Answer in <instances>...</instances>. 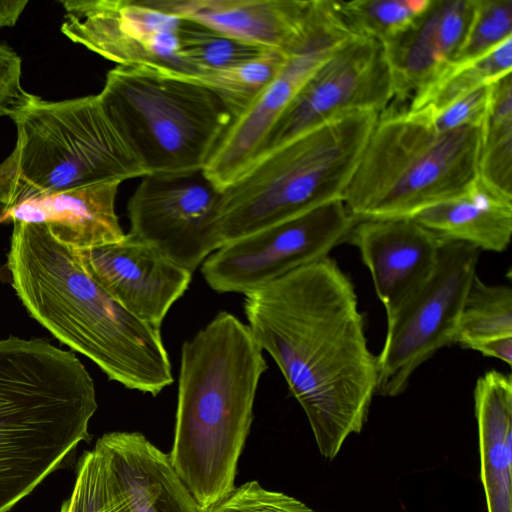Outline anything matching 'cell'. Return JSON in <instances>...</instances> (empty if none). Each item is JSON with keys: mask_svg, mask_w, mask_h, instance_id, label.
Returning <instances> with one entry per match:
<instances>
[{"mask_svg": "<svg viewBox=\"0 0 512 512\" xmlns=\"http://www.w3.org/2000/svg\"><path fill=\"white\" fill-rule=\"evenodd\" d=\"M469 349L480 352L481 354L493 357L512 364V336L493 338L475 343Z\"/></svg>", "mask_w": 512, "mask_h": 512, "instance_id": "33", "label": "cell"}, {"mask_svg": "<svg viewBox=\"0 0 512 512\" xmlns=\"http://www.w3.org/2000/svg\"><path fill=\"white\" fill-rule=\"evenodd\" d=\"M12 120L17 141L0 163L2 210L36 197L146 175L97 95L63 101L33 95Z\"/></svg>", "mask_w": 512, "mask_h": 512, "instance_id": "6", "label": "cell"}, {"mask_svg": "<svg viewBox=\"0 0 512 512\" xmlns=\"http://www.w3.org/2000/svg\"><path fill=\"white\" fill-rule=\"evenodd\" d=\"M352 36L335 14L301 50L288 55L267 89L231 123L203 168L220 192L256 160L296 93L323 61Z\"/></svg>", "mask_w": 512, "mask_h": 512, "instance_id": "15", "label": "cell"}, {"mask_svg": "<svg viewBox=\"0 0 512 512\" xmlns=\"http://www.w3.org/2000/svg\"><path fill=\"white\" fill-rule=\"evenodd\" d=\"M239 41L291 55L333 14L331 0H149Z\"/></svg>", "mask_w": 512, "mask_h": 512, "instance_id": "16", "label": "cell"}, {"mask_svg": "<svg viewBox=\"0 0 512 512\" xmlns=\"http://www.w3.org/2000/svg\"><path fill=\"white\" fill-rule=\"evenodd\" d=\"M177 37L179 57L191 77L239 65L269 50L184 18L179 25Z\"/></svg>", "mask_w": 512, "mask_h": 512, "instance_id": "26", "label": "cell"}, {"mask_svg": "<svg viewBox=\"0 0 512 512\" xmlns=\"http://www.w3.org/2000/svg\"><path fill=\"white\" fill-rule=\"evenodd\" d=\"M479 178L512 196V80L508 73L490 85V98L481 126Z\"/></svg>", "mask_w": 512, "mask_h": 512, "instance_id": "24", "label": "cell"}, {"mask_svg": "<svg viewBox=\"0 0 512 512\" xmlns=\"http://www.w3.org/2000/svg\"><path fill=\"white\" fill-rule=\"evenodd\" d=\"M355 222L337 199L225 243L204 260L201 273L213 290L245 295L328 257Z\"/></svg>", "mask_w": 512, "mask_h": 512, "instance_id": "11", "label": "cell"}, {"mask_svg": "<svg viewBox=\"0 0 512 512\" xmlns=\"http://www.w3.org/2000/svg\"><path fill=\"white\" fill-rule=\"evenodd\" d=\"M479 256L480 250L472 245L443 241L428 279L387 317L384 345L376 356V394H401L422 363L454 343Z\"/></svg>", "mask_w": 512, "mask_h": 512, "instance_id": "9", "label": "cell"}, {"mask_svg": "<svg viewBox=\"0 0 512 512\" xmlns=\"http://www.w3.org/2000/svg\"><path fill=\"white\" fill-rule=\"evenodd\" d=\"M475 0H430L399 36L384 44L394 98L404 100L453 60L468 31Z\"/></svg>", "mask_w": 512, "mask_h": 512, "instance_id": "19", "label": "cell"}, {"mask_svg": "<svg viewBox=\"0 0 512 512\" xmlns=\"http://www.w3.org/2000/svg\"><path fill=\"white\" fill-rule=\"evenodd\" d=\"M268 366L249 327L227 311L181 349L173 469L198 505L209 512L235 487L239 457Z\"/></svg>", "mask_w": 512, "mask_h": 512, "instance_id": "3", "label": "cell"}, {"mask_svg": "<svg viewBox=\"0 0 512 512\" xmlns=\"http://www.w3.org/2000/svg\"><path fill=\"white\" fill-rule=\"evenodd\" d=\"M244 312L303 408L320 453L334 459L363 429L378 381L352 281L328 256L245 294Z\"/></svg>", "mask_w": 512, "mask_h": 512, "instance_id": "1", "label": "cell"}, {"mask_svg": "<svg viewBox=\"0 0 512 512\" xmlns=\"http://www.w3.org/2000/svg\"><path fill=\"white\" fill-rule=\"evenodd\" d=\"M411 218L442 240L467 243L480 251L503 252L512 235V196L491 188L478 176L461 195Z\"/></svg>", "mask_w": 512, "mask_h": 512, "instance_id": "22", "label": "cell"}, {"mask_svg": "<svg viewBox=\"0 0 512 512\" xmlns=\"http://www.w3.org/2000/svg\"><path fill=\"white\" fill-rule=\"evenodd\" d=\"M95 385L71 351L0 340V512H8L90 438Z\"/></svg>", "mask_w": 512, "mask_h": 512, "instance_id": "4", "label": "cell"}, {"mask_svg": "<svg viewBox=\"0 0 512 512\" xmlns=\"http://www.w3.org/2000/svg\"><path fill=\"white\" fill-rule=\"evenodd\" d=\"M220 193L204 169L147 174L128 202V233L193 273L224 245L216 223Z\"/></svg>", "mask_w": 512, "mask_h": 512, "instance_id": "13", "label": "cell"}, {"mask_svg": "<svg viewBox=\"0 0 512 512\" xmlns=\"http://www.w3.org/2000/svg\"><path fill=\"white\" fill-rule=\"evenodd\" d=\"M209 512H316L298 499L271 491L257 481L236 487Z\"/></svg>", "mask_w": 512, "mask_h": 512, "instance_id": "31", "label": "cell"}, {"mask_svg": "<svg viewBox=\"0 0 512 512\" xmlns=\"http://www.w3.org/2000/svg\"><path fill=\"white\" fill-rule=\"evenodd\" d=\"M83 269L139 320L161 327L192 273L129 233L118 242L73 249Z\"/></svg>", "mask_w": 512, "mask_h": 512, "instance_id": "17", "label": "cell"}, {"mask_svg": "<svg viewBox=\"0 0 512 512\" xmlns=\"http://www.w3.org/2000/svg\"><path fill=\"white\" fill-rule=\"evenodd\" d=\"M512 38L486 55L468 62H449L411 99L407 112L438 110L482 86L511 73Z\"/></svg>", "mask_w": 512, "mask_h": 512, "instance_id": "23", "label": "cell"}, {"mask_svg": "<svg viewBox=\"0 0 512 512\" xmlns=\"http://www.w3.org/2000/svg\"><path fill=\"white\" fill-rule=\"evenodd\" d=\"M480 478L488 512H512V378L492 370L474 389Z\"/></svg>", "mask_w": 512, "mask_h": 512, "instance_id": "21", "label": "cell"}, {"mask_svg": "<svg viewBox=\"0 0 512 512\" xmlns=\"http://www.w3.org/2000/svg\"><path fill=\"white\" fill-rule=\"evenodd\" d=\"M481 127L436 132L405 112L379 115L343 202L354 220L413 217L478 177Z\"/></svg>", "mask_w": 512, "mask_h": 512, "instance_id": "7", "label": "cell"}, {"mask_svg": "<svg viewBox=\"0 0 512 512\" xmlns=\"http://www.w3.org/2000/svg\"><path fill=\"white\" fill-rule=\"evenodd\" d=\"M121 183L113 180L28 199L1 210L0 223L44 224L54 238L73 249L118 242L125 237L115 210Z\"/></svg>", "mask_w": 512, "mask_h": 512, "instance_id": "20", "label": "cell"}, {"mask_svg": "<svg viewBox=\"0 0 512 512\" xmlns=\"http://www.w3.org/2000/svg\"><path fill=\"white\" fill-rule=\"evenodd\" d=\"M512 38V0H475L466 36L451 62L478 59Z\"/></svg>", "mask_w": 512, "mask_h": 512, "instance_id": "29", "label": "cell"}, {"mask_svg": "<svg viewBox=\"0 0 512 512\" xmlns=\"http://www.w3.org/2000/svg\"><path fill=\"white\" fill-rule=\"evenodd\" d=\"M430 0L334 1L350 32L382 45L403 33L428 7Z\"/></svg>", "mask_w": 512, "mask_h": 512, "instance_id": "28", "label": "cell"}, {"mask_svg": "<svg viewBox=\"0 0 512 512\" xmlns=\"http://www.w3.org/2000/svg\"><path fill=\"white\" fill-rule=\"evenodd\" d=\"M27 3V0L0 1V28L14 26Z\"/></svg>", "mask_w": 512, "mask_h": 512, "instance_id": "34", "label": "cell"}, {"mask_svg": "<svg viewBox=\"0 0 512 512\" xmlns=\"http://www.w3.org/2000/svg\"><path fill=\"white\" fill-rule=\"evenodd\" d=\"M97 96L146 175L203 169L234 120L207 86L152 66L117 65Z\"/></svg>", "mask_w": 512, "mask_h": 512, "instance_id": "8", "label": "cell"}, {"mask_svg": "<svg viewBox=\"0 0 512 512\" xmlns=\"http://www.w3.org/2000/svg\"><path fill=\"white\" fill-rule=\"evenodd\" d=\"M61 31L119 66H152L190 76L178 54L182 18L149 0H63Z\"/></svg>", "mask_w": 512, "mask_h": 512, "instance_id": "14", "label": "cell"}, {"mask_svg": "<svg viewBox=\"0 0 512 512\" xmlns=\"http://www.w3.org/2000/svg\"><path fill=\"white\" fill-rule=\"evenodd\" d=\"M7 268L30 316L110 380L153 396L173 383L160 329L109 296L44 224L13 222Z\"/></svg>", "mask_w": 512, "mask_h": 512, "instance_id": "2", "label": "cell"}, {"mask_svg": "<svg viewBox=\"0 0 512 512\" xmlns=\"http://www.w3.org/2000/svg\"><path fill=\"white\" fill-rule=\"evenodd\" d=\"M512 336V289L509 285H488L474 276L461 309L454 343L471 345Z\"/></svg>", "mask_w": 512, "mask_h": 512, "instance_id": "25", "label": "cell"}, {"mask_svg": "<svg viewBox=\"0 0 512 512\" xmlns=\"http://www.w3.org/2000/svg\"><path fill=\"white\" fill-rule=\"evenodd\" d=\"M379 115L341 116L255 160L220 193L224 244L342 199Z\"/></svg>", "mask_w": 512, "mask_h": 512, "instance_id": "5", "label": "cell"}, {"mask_svg": "<svg viewBox=\"0 0 512 512\" xmlns=\"http://www.w3.org/2000/svg\"><path fill=\"white\" fill-rule=\"evenodd\" d=\"M32 97L21 85V58L0 44V117L13 119Z\"/></svg>", "mask_w": 512, "mask_h": 512, "instance_id": "32", "label": "cell"}, {"mask_svg": "<svg viewBox=\"0 0 512 512\" xmlns=\"http://www.w3.org/2000/svg\"><path fill=\"white\" fill-rule=\"evenodd\" d=\"M287 57L279 51L267 50L239 65L190 78L214 91L235 120L272 83Z\"/></svg>", "mask_w": 512, "mask_h": 512, "instance_id": "27", "label": "cell"}, {"mask_svg": "<svg viewBox=\"0 0 512 512\" xmlns=\"http://www.w3.org/2000/svg\"><path fill=\"white\" fill-rule=\"evenodd\" d=\"M347 238L369 269L387 317L428 279L444 241L409 217L357 221Z\"/></svg>", "mask_w": 512, "mask_h": 512, "instance_id": "18", "label": "cell"}, {"mask_svg": "<svg viewBox=\"0 0 512 512\" xmlns=\"http://www.w3.org/2000/svg\"><path fill=\"white\" fill-rule=\"evenodd\" d=\"M490 85L482 86L435 111L406 112L422 120L436 132H448L465 127H481L488 109Z\"/></svg>", "mask_w": 512, "mask_h": 512, "instance_id": "30", "label": "cell"}, {"mask_svg": "<svg viewBox=\"0 0 512 512\" xmlns=\"http://www.w3.org/2000/svg\"><path fill=\"white\" fill-rule=\"evenodd\" d=\"M394 98L384 46L354 35L311 74L268 135L256 158L299 135L355 112L380 114Z\"/></svg>", "mask_w": 512, "mask_h": 512, "instance_id": "12", "label": "cell"}, {"mask_svg": "<svg viewBox=\"0 0 512 512\" xmlns=\"http://www.w3.org/2000/svg\"><path fill=\"white\" fill-rule=\"evenodd\" d=\"M60 512H204L168 454L139 432L100 437L77 465Z\"/></svg>", "mask_w": 512, "mask_h": 512, "instance_id": "10", "label": "cell"}]
</instances>
